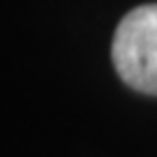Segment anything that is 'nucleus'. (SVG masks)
I'll return each mask as SVG.
<instances>
[{"mask_svg":"<svg viewBox=\"0 0 157 157\" xmlns=\"http://www.w3.org/2000/svg\"><path fill=\"white\" fill-rule=\"evenodd\" d=\"M111 59L129 87L157 96V5L137 7L120 20Z\"/></svg>","mask_w":157,"mask_h":157,"instance_id":"nucleus-1","label":"nucleus"}]
</instances>
